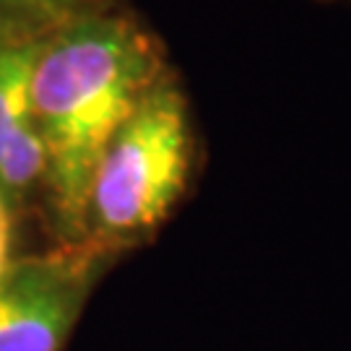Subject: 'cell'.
<instances>
[{
    "label": "cell",
    "instance_id": "cell-5",
    "mask_svg": "<svg viewBox=\"0 0 351 351\" xmlns=\"http://www.w3.org/2000/svg\"><path fill=\"white\" fill-rule=\"evenodd\" d=\"M107 0H0V21L32 34H55L84 16L104 11Z\"/></svg>",
    "mask_w": 351,
    "mask_h": 351
},
{
    "label": "cell",
    "instance_id": "cell-1",
    "mask_svg": "<svg viewBox=\"0 0 351 351\" xmlns=\"http://www.w3.org/2000/svg\"><path fill=\"white\" fill-rule=\"evenodd\" d=\"M164 73L156 37L123 13H91L42 39L32 117L47 151L52 211L71 237L86 232L101 154Z\"/></svg>",
    "mask_w": 351,
    "mask_h": 351
},
{
    "label": "cell",
    "instance_id": "cell-2",
    "mask_svg": "<svg viewBox=\"0 0 351 351\" xmlns=\"http://www.w3.org/2000/svg\"><path fill=\"white\" fill-rule=\"evenodd\" d=\"M195 149L188 97L167 71L101 154L86 229L104 242L156 229L188 190Z\"/></svg>",
    "mask_w": 351,
    "mask_h": 351
},
{
    "label": "cell",
    "instance_id": "cell-6",
    "mask_svg": "<svg viewBox=\"0 0 351 351\" xmlns=\"http://www.w3.org/2000/svg\"><path fill=\"white\" fill-rule=\"evenodd\" d=\"M45 172H47V151H45L37 125L32 123L11 141V146L0 156V193H3V198L11 203L13 198L24 195L37 177H45Z\"/></svg>",
    "mask_w": 351,
    "mask_h": 351
},
{
    "label": "cell",
    "instance_id": "cell-7",
    "mask_svg": "<svg viewBox=\"0 0 351 351\" xmlns=\"http://www.w3.org/2000/svg\"><path fill=\"white\" fill-rule=\"evenodd\" d=\"M11 208L8 201L0 193V278L5 276V271L11 268Z\"/></svg>",
    "mask_w": 351,
    "mask_h": 351
},
{
    "label": "cell",
    "instance_id": "cell-4",
    "mask_svg": "<svg viewBox=\"0 0 351 351\" xmlns=\"http://www.w3.org/2000/svg\"><path fill=\"white\" fill-rule=\"evenodd\" d=\"M39 42H16L0 50V156L11 141L34 123L32 117V75Z\"/></svg>",
    "mask_w": 351,
    "mask_h": 351
},
{
    "label": "cell",
    "instance_id": "cell-3",
    "mask_svg": "<svg viewBox=\"0 0 351 351\" xmlns=\"http://www.w3.org/2000/svg\"><path fill=\"white\" fill-rule=\"evenodd\" d=\"M101 250L11 263L0 278V351H60L99 274Z\"/></svg>",
    "mask_w": 351,
    "mask_h": 351
}]
</instances>
